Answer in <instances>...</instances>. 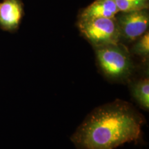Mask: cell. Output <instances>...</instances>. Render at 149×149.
<instances>
[{
    "label": "cell",
    "mask_w": 149,
    "mask_h": 149,
    "mask_svg": "<svg viewBox=\"0 0 149 149\" xmlns=\"http://www.w3.org/2000/svg\"><path fill=\"white\" fill-rule=\"evenodd\" d=\"M115 18L120 31V42L123 44L133 43L148 31V9L131 12H119Z\"/></svg>",
    "instance_id": "277c9868"
},
{
    "label": "cell",
    "mask_w": 149,
    "mask_h": 149,
    "mask_svg": "<svg viewBox=\"0 0 149 149\" xmlns=\"http://www.w3.org/2000/svg\"><path fill=\"white\" fill-rule=\"evenodd\" d=\"M24 16L22 0H3L0 2V29L13 33L20 26Z\"/></svg>",
    "instance_id": "5b68a950"
},
{
    "label": "cell",
    "mask_w": 149,
    "mask_h": 149,
    "mask_svg": "<svg viewBox=\"0 0 149 149\" xmlns=\"http://www.w3.org/2000/svg\"><path fill=\"white\" fill-rule=\"evenodd\" d=\"M96 62L106 77L114 81H125L134 70L132 54L122 42L94 48Z\"/></svg>",
    "instance_id": "7a4b0ae2"
},
{
    "label": "cell",
    "mask_w": 149,
    "mask_h": 149,
    "mask_svg": "<svg viewBox=\"0 0 149 149\" xmlns=\"http://www.w3.org/2000/svg\"><path fill=\"white\" fill-rule=\"evenodd\" d=\"M119 11L115 0H95L79 11L77 19L92 18H114Z\"/></svg>",
    "instance_id": "8992f818"
},
{
    "label": "cell",
    "mask_w": 149,
    "mask_h": 149,
    "mask_svg": "<svg viewBox=\"0 0 149 149\" xmlns=\"http://www.w3.org/2000/svg\"><path fill=\"white\" fill-rule=\"evenodd\" d=\"M119 12H131L148 9L149 0H115Z\"/></svg>",
    "instance_id": "ba28073f"
},
{
    "label": "cell",
    "mask_w": 149,
    "mask_h": 149,
    "mask_svg": "<svg viewBox=\"0 0 149 149\" xmlns=\"http://www.w3.org/2000/svg\"><path fill=\"white\" fill-rule=\"evenodd\" d=\"M130 91L135 102L141 109L149 110V79L148 77L135 81L130 85Z\"/></svg>",
    "instance_id": "52a82bcc"
},
{
    "label": "cell",
    "mask_w": 149,
    "mask_h": 149,
    "mask_svg": "<svg viewBox=\"0 0 149 149\" xmlns=\"http://www.w3.org/2000/svg\"><path fill=\"white\" fill-rule=\"evenodd\" d=\"M143 122L133 105L115 100L93 110L70 139L77 149H115L139 139Z\"/></svg>",
    "instance_id": "6da1fadb"
},
{
    "label": "cell",
    "mask_w": 149,
    "mask_h": 149,
    "mask_svg": "<svg viewBox=\"0 0 149 149\" xmlns=\"http://www.w3.org/2000/svg\"><path fill=\"white\" fill-rule=\"evenodd\" d=\"M134 44L130 49V53L137 55L142 59H148L149 57V33L147 31L133 42Z\"/></svg>",
    "instance_id": "9c48e42d"
},
{
    "label": "cell",
    "mask_w": 149,
    "mask_h": 149,
    "mask_svg": "<svg viewBox=\"0 0 149 149\" xmlns=\"http://www.w3.org/2000/svg\"><path fill=\"white\" fill-rule=\"evenodd\" d=\"M77 26L81 36L93 48L120 42V31L115 17L77 19Z\"/></svg>",
    "instance_id": "3957f363"
}]
</instances>
